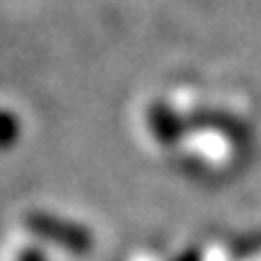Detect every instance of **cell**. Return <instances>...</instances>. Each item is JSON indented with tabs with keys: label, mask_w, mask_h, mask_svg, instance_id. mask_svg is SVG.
<instances>
[{
	"label": "cell",
	"mask_w": 261,
	"mask_h": 261,
	"mask_svg": "<svg viewBox=\"0 0 261 261\" xmlns=\"http://www.w3.org/2000/svg\"><path fill=\"white\" fill-rule=\"evenodd\" d=\"M253 261H261V256H258V258H253Z\"/></svg>",
	"instance_id": "obj_6"
},
{
	"label": "cell",
	"mask_w": 261,
	"mask_h": 261,
	"mask_svg": "<svg viewBox=\"0 0 261 261\" xmlns=\"http://www.w3.org/2000/svg\"><path fill=\"white\" fill-rule=\"evenodd\" d=\"M8 261H43V253L35 245L21 243V245H14V251H11Z\"/></svg>",
	"instance_id": "obj_5"
},
{
	"label": "cell",
	"mask_w": 261,
	"mask_h": 261,
	"mask_svg": "<svg viewBox=\"0 0 261 261\" xmlns=\"http://www.w3.org/2000/svg\"><path fill=\"white\" fill-rule=\"evenodd\" d=\"M24 227L30 229V234L51 240L72 253L88 251V245H91V234L83 227H77L72 221H64V219H54L51 213H27Z\"/></svg>",
	"instance_id": "obj_2"
},
{
	"label": "cell",
	"mask_w": 261,
	"mask_h": 261,
	"mask_svg": "<svg viewBox=\"0 0 261 261\" xmlns=\"http://www.w3.org/2000/svg\"><path fill=\"white\" fill-rule=\"evenodd\" d=\"M19 134V123L6 107H0V149H6Z\"/></svg>",
	"instance_id": "obj_4"
},
{
	"label": "cell",
	"mask_w": 261,
	"mask_h": 261,
	"mask_svg": "<svg viewBox=\"0 0 261 261\" xmlns=\"http://www.w3.org/2000/svg\"><path fill=\"white\" fill-rule=\"evenodd\" d=\"M147 128L152 130V136L158 141H171L176 134V123L168 110H163L160 104H149L147 110Z\"/></svg>",
	"instance_id": "obj_3"
},
{
	"label": "cell",
	"mask_w": 261,
	"mask_h": 261,
	"mask_svg": "<svg viewBox=\"0 0 261 261\" xmlns=\"http://www.w3.org/2000/svg\"><path fill=\"white\" fill-rule=\"evenodd\" d=\"M187 152L213 171H227L240 158L237 141L224 130H197L187 139Z\"/></svg>",
	"instance_id": "obj_1"
}]
</instances>
